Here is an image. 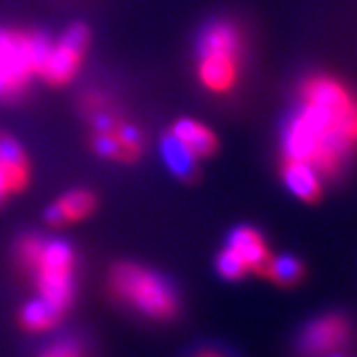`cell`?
Listing matches in <instances>:
<instances>
[{"instance_id":"1","label":"cell","mask_w":357,"mask_h":357,"mask_svg":"<svg viewBox=\"0 0 357 357\" xmlns=\"http://www.w3.org/2000/svg\"><path fill=\"white\" fill-rule=\"evenodd\" d=\"M356 147V93L337 77H306L300 88V107L284 128V159L306 161L321 178H332L342 173Z\"/></svg>"},{"instance_id":"2","label":"cell","mask_w":357,"mask_h":357,"mask_svg":"<svg viewBox=\"0 0 357 357\" xmlns=\"http://www.w3.org/2000/svg\"><path fill=\"white\" fill-rule=\"evenodd\" d=\"M16 262L32 274L40 300L64 316L76 298V252L66 241L26 234L16 243Z\"/></svg>"},{"instance_id":"3","label":"cell","mask_w":357,"mask_h":357,"mask_svg":"<svg viewBox=\"0 0 357 357\" xmlns=\"http://www.w3.org/2000/svg\"><path fill=\"white\" fill-rule=\"evenodd\" d=\"M244 38L230 20H215L201 32L197 44V76L213 93H227L236 86L243 66Z\"/></svg>"},{"instance_id":"4","label":"cell","mask_w":357,"mask_h":357,"mask_svg":"<svg viewBox=\"0 0 357 357\" xmlns=\"http://www.w3.org/2000/svg\"><path fill=\"white\" fill-rule=\"evenodd\" d=\"M109 286L117 300L145 318L165 321L177 316V290L167 278L149 268L121 262L112 270Z\"/></svg>"},{"instance_id":"5","label":"cell","mask_w":357,"mask_h":357,"mask_svg":"<svg viewBox=\"0 0 357 357\" xmlns=\"http://www.w3.org/2000/svg\"><path fill=\"white\" fill-rule=\"evenodd\" d=\"M52 42L44 34L0 30V100L18 98L40 74Z\"/></svg>"},{"instance_id":"6","label":"cell","mask_w":357,"mask_h":357,"mask_svg":"<svg viewBox=\"0 0 357 357\" xmlns=\"http://www.w3.org/2000/svg\"><path fill=\"white\" fill-rule=\"evenodd\" d=\"M89 46V32L84 24L70 26L58 42H52L38 76L52 86L70 84L82 68Z\"/></svg>"},{"instance_id":"7","label":"cell","mask_w":357,"mask_h":357,"mask_svg":"<svg viewBox=\"0 0 357 357\" xmlns=\"http://www.w3.org/2000/svg\"><path fill=\"white\" fill-rule=\"evenodd\" d=\"M349 337V321L342 316H321L307 321L300 335V351L306 356L318 357L332 354L342 347Z\"/></svg>"},{"instance_id":"8","label":"cell","mask_w":357,"mask_h":357,"mask_svg":"<svg viewBox=\"0 0 357 357\" xmlns=\"http://www.w3.org/2000/svg\"><path fill=\"white\" fill-rule=\"evenodd\" d=\"M227 246L234 250L236 255L244 260L250 272H266L268 262H270V250L264 241V236L255 229V227H236L227 238Z\"/></svg>"},{"instance_id":"9","label":"cell","mask_w":357,"mask_h":357,"mask_svg":"<svg viewBox=\"0 0 357 357\" xmlns=\"http://www.w3.org/2000/svg\"><path fill=\"white\" fill-rule=\"evenodd\" d=\"M282 178H284L288 191L304 203H316L321 195L324 178L306 161L284 159L282 161Z\"/></svg>"},{"instance_id":"10","label":"cell","mask_w":357,"mask_h":357,"mask_svg":"<svg viewBox=\"0 0 357 357\" xmlns=\"http://www.w3.org/2000/svg\"><path fill=\"white\" fill-rule=\"evenodd\" d=\"M96 208V197L86 189H76V191L66 192L56 203H52L46 211V220L52 227H64L72 225L77 220L91 215Z\"/></svg>"},{"instance_id":"11","label":"cell","mask_w":357,"mask_h":357,"mask_svg":"<svg viewBox=\"0 0 357 357\" xmlns=\"http://www.w3.org/2000/svg\"><path fill=\"white\" fill-rule=\"evenodd\" d=\"M171 133L187 147V151L197 161L215 155V151L218 149L217 135L213 133V129L206 128L201 121H195V119H178L177 123L171 128Z\"/></svg>"},{"instance_id":"12","label":"cell","mask_w":357,"mask_h":357,"mask_svg":"<svg viewBox=\"0 0 357 357\" xmlns=\"http://www.w3.org/2000/svg\"><path fill=\"white\" fill-rule=\"evenodd\" d=\"M62 319V314L56 312L50 304H46L44 300H40L38 296L34 300H30L28 304L20 310V326L26 332L42 333L54 330Z\"/></svg>"},{"instance_id":"13","label":"cell","mask_w":357,"mask_h":357,"mask_svg":"<svg viewBox=\"0 0 357 357\" xmlns=\"http://www.w3.org/2000/svg\"><path fill=\"white\" fill-rule=\"evenodd\" d=\"M161 153H163V159H165L167 167L171 169V173H175L177 177L191 178L195 175L197 159L187 151V147L171 131L161 141Z\"/></svg>"},{"instance_id":"14","label":"cell","mask_w":357,"mask_h":357,"mask_svg":"<svg viewBox=\"0 0 357 357\" xmlns=\"http://www.w3.org/2000/svg\"><path fill=\"white\" fill-rule=\"evenodd\" d=\"M268 278L280 286H296L304 276V266L302 262L292 255L272 256L266 266Z\"/></svg>"},{"instance_id":"15","label":"cell","mask_w":357,"mask_h":357,"mask_svg":"<svg viewBox=\"0 0 357 357\" xmlns=\"http://www.w3.org/2000/svg\"><path fill=\"white\" fill-rule=\"evenodd\" d=\"M36 357H86V349L76 335H62L44 345Z\"/></svg>"},{"instance_id":"16","label":"cell","mask_w":357,"mask_h":357,"mask_svg":"<svg viewBox=\"0 0 357 357\" xmlns=\"http://www.w3.org/2000/svg\"><path fill=\"white\" fill-rule=\"evenodd\" d=\"M217 270H218V274H220L225 280H230V282L241 280V278H244V276L250 272L248 266L244 264L243 258L236 255L234 250H230L229 246H225V248H222V252L218 255Z\"/></svg>"},{"instance_id":"17","label":"cell","mask_w":357,"mask_h":357,"mask_svg":"<svg viewBox=\"0 0 357 357\" xmlns=\"http://www.w3.org/2000/svg\"><path fill=\"white\" fill-rule=\"evenodd\" d=\"M192 357H227L225 354H220L218 349H201L197 351Z\"/></svg>"},{"instance_id":"18","label":"cell","mask_w":357,"mask_h":357,"mask_svg":"<svg viewBox=\"0 0 357 357\" xmlns=\"http://www.w3.org/2000/svg\"><path fill=\"white\" fill-rule=\"evenodd\" d=\"M332 357H344V356H332Z\"/></svg>"}]
</instances>
